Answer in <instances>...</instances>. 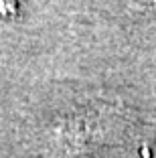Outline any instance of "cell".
I'll return each mask as SVG.
<instances>
[{
	"mask_svg": "<svg viewBox=\"0 0 156 158\" xmlns=\"http://www.w3.org/2000/svg\"><path fill=\"white\" fill-rule=\"evenodd\" d=\"M14 10V0H0V14H8Z\"/></svg>",
	"mask_w": 156,
	"mask_h": 158,
	"instance_id": "1",
	"label": "cell"
},
{
	"mask_svg": "<svg viewBox=\"0 0 156 158\" xmlns=\"http://www.w3.org/2000/svg\"><path fill=\"white\" fill-rule=\"evenodd\" d=\"M154 4H156V0H154Z\"/></svg>",
	"mask_w": 156,
	"mask_h": 158,
	"instance_id": "2",
	"label": "cell"
}]
</instances>
